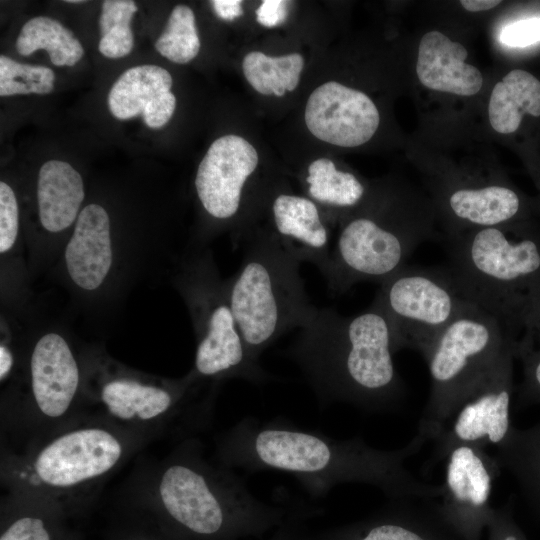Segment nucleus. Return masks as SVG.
I'll use <instances>...</instances> for the list:
<instances>
[{
  "instance_id": "nucleus-1",
  "label": "nucleus",
  "mask_w": 540,
  "mask_h": 540,
  "mask_svg": "<svg viewBox=\"0 0 540 540\" xmlns=\"http://www.w3.org/2000/svg\"><path fill=\"white\" fill-rule=\"evenodd\" d=\"M426 441L417 434L403 448L381 450L360 437L336 439L281 418L247 416L220 436L217 456L231 469L291 474L314 498L339 484L363 483L393 499H433L443 496V484L422 482L405 468Z\"/></svg>"
},
{
  "instance_id": "nucleus-2",
  "label": "nucleus",
  "mask_w": 540,
  "mask_h": 540,
  "mask_svg": "<svg viewBox=\"0 0 540 540\" xmlns=\"http://www.w3.org/2000/svg\"><path fill=\"white\" fill-rule=\"evenodd\" d=\"M285 355L300 368L319 404L348 403L369 412L396 409L405 389L393 355L390 322L376 300L344 316L317 308Z\"/></svg>"
},
{
  "instance_id": "nucleus-3",
  "label": "nucleus",
  "mask_w": 540,
  "mask_h": 540,
  "mask_svg": "<svg viewBox=\"0 0 540 540\" xmlns=\"http://www.w3.org/2000/svg\"><path fill=\"white\" fill-rule=\"evenodd\" d=\"M153 497L185 540H241L276 530L291 507L255 497L231 468L204 460L195 444L181 448L158 471Z\"/></svg>"
},
{
  "instance_id": "nucleus-4",
  "label": "nucleus",
  "mask_w": 540,
  "mask_h": 540,
  "mask_svg": "<svg viewBox=\"0 0 540 540\" xmlns=\"http://www.w3.org/2000/svg\"><path fill=\"white\" fill-rule=\"evenodd\" d=\"M443 237L446 268L461 292L513 342L540 306V232L513 223Z\"/></svg>"
},
{
  "instance_id": "nucleus-5",
  "label": "nucleus",
  "mask_w": 540,
  "mask_h": 540,
  "mask_svg": "<svg viewBox=\"0 0 540 540\" xmlns=\"http://www.w3.org/2000/svg\"><path fill=\"white\" fill-rule=\"evenodd\" d=\"M241 266L226 284L229 303L251 356L261 354L282 335L300 329L314 306L300 275V262L268 228L248 229Z\"/></svg>"
},
{
  "instance_id": "nucleus-6",
  "label": "nucleus",
  "mask_w": 540,
  "mask_h": 540,
  "mask_svg": "<svg viewBox=\"0 0 540 540\" xmlns=\"http://www.w3.org/2000/svg\"><path fill=\"white\" fill-rule=\"evenodd\" d=\"M512 346L499 320L470 302L422 354L430 395L418 434L435 440L458 406Z\"/></svg>"
},
{
  "instance_id": "nucleus-7",
  "label": "nucleus",
  "mask_w": 540,
  "mask_h": 540,
  "mask_svg": "<svg viewBox=\"0 0 540 540\" xmlns=\"http://www.w3.org/2000/svg\"><path fill=\"white\" fill-rule=\"evenodd\" d=\"M131 449L127 435L107 423H81L53 433L10 463L16 496L43 502L77 495L106 478Z\"/></svg>"
},
{
  "instance_id": "nucleus-8",
  "label": "nucleus",
  "mask_w": 540,
  "mask_h": 540,
  "mask_svg": "<svg viewBox=\"0 0 540 540\" xmlns=\"http://www.w3.org/2000/svg\"><path fill=\"white\" fill-rule=\"evenodd\" d=\"M432 233L431 218L414 208H380L348 218L333 245L324 277L328 289L343 294L359 282L380 284L407 265Z\"/></svg>"
},
{
  "instance_id": "nucleus-9",
  "label": "nucleus",
  "mask_w": 540,
  "mask_h": 540,
  "mask_svg": "<svg viewBox=\"0 0 540 540\" xmlns=\"http://www.w3.org/2000/svg\"><path fill=\"white\" fill-rule=\"evenodd\" d=\"M385 312L395 351L421 353L470 303L445 267L405 265L380 283L374 298Z\"/></svg>"
},
{
  "instance_id": "nucleus-10",
  "label": "nucleus",
  "mask_w": 540,
  "mask_h": 540,
  "mask_svg": "<svg viewBox=\"0 0 540 540\" xmlns=\"http://www.w3.org/2000/svg\"><path fill=\"white\" fill-rule=\"evenodd\" d=\"M191 294L198 309L200 336L195 354V372L207 378L249 380L259 370L241 335L232 312L226 284L221 285L210 267H193Z\"/></svg>"
},
{
  "instance_id": "nucleus-11",
  "label": "nucleus",
  "mask_w": 540,
  "mask_h": 540,
  "mask_svg": "<svg viewBox=\"0 0 540 540\" xmlns=\"http://www.w3.org/2000/svg\"><path fill=\"white\" fill-rule=\"evenodd\" d=\"M514 359L511 346L458 406L435 439L429 466L444 460L458 445L486 449L504 442L513 428Z\"/></svg>"
},
{
  "instance_id": "nucleus-12",
  "label": "nucleus",
  "mask_w": 540,
  "mask_h": 540,
  "mask_svg": "<svg viewBox=\"0 0 540 540\" xmlns=\"http://www.w3.org/2000/svg\"><path fill=\"white\" fill-rule=\"evenodd\" d=\"M258 163L256 149L238 135H224L210 145L194 182L198 199L210 217L219 221L238 217L247 182Z\"/></svg>"
},
{
  "instance_id": "nucleus-13",
  "label": "nucleus",
  "mask_w": 540,
  "mask_h": 540,
  "mask_svg": "<svg viewBox=\"0 0 540 540\" xmlns=\"http://www.w3.org/2000/svg\"><path fill=\"white\" fill-rule=\"evenodd\" d=\"M309 132L321 141L339 147H357L368 142L380 123L379 111L364 92L336 81L318 86L305 107Z\"/></svg>"
},
{
  "instance_id": "nucleus-14",
  "label": "nucleus",
  "mask_w": 540,
  "mask_h": 540,
  "mask_svg": "<svg viewBox=\"0 0 540 540\" xmlns=\"http://www.w3.org/2000/svg\"><path fill=\"white\" fill-rule=\"evenodd\" d=\"M188 384L167 388L130 378L107 381L99 399L107 415L114 421L133 427L181 419L194 423L206 417V402L190 404L185 396Z\"/></svg>"
},
{
  "instance_id": "nucleus-15",
  "label": "nucleus",
  "mask_w": 540,
  "mask_h": 540,
  "mask_svg": "<svg viewBox=\"0 0 540 540\" xmlns=\"http://www.w3.org/2000/svg\"><path fill=\"white\" fill-rule=\"evenodd\" d=\"M80 374L66 340L57 333L43 335L30 357V383L36 416L44 423L65 418L75 401Z\"/></svg>"
},
{
  "instance_id": "nucleus-16",
  "label": "nucleus",
  "mask_w": 540,
  "mask_h": 540,
  "mask_svg": "<svg viewBox=\"0 0 540 540\" xmlns=\"http://www.w3.org/2000/svg\"><path fill=\"white\" fill-rule=\"evenodd\" d=\"M272 227L282 247L300 263L315 265L323 277L331 262L330 233L317 204L308 197L278 193L270 204Z\"/></svg>"
},
{
  "instance_id": "nucleus-17",
  "label": "nucleus",
  "mask_w": 540,
  "mask_h": 540,
  "mask_svg": "<svg viewBox=\"0 0 540 540\" xmlns=\"http://www.w3.org/2000/svg\"><path fill=\"white\" fill-rule=\"evenodd\" d=\"M443 509L465 520L489 512V499L500 465L495 456L473 445H458L445 458Z\"/></svg>"
},
{
  "instance_id": "nucleus-18",
  "label": "nucleus",
  "mask_w": 540,
  "mask_h": 540,
  "mask_svg": "<svg viewBox=\"0 0 540 540\" xmlns=\"http://www.w3.org/2000/svg\"><path fill=\"white\" fill-rule=\"evenodd\" d=\"M172 85L171 74L161 66L131 67L111 87L107 99L109 110L119 120L141 114L149 128H161L171 119L176 108Z\"/></svg>"
},
{
  "instance_id": "nucleus-19",
  "label": "nucleus",
  "mask_w": 540,
  "mask_h": 540,
  "mask_svg": "<svg viewBox=\"0 0 540 540\" xmlns=\"http://www.w3.org/2000/svg\"><path fill=\"white\" fill-rule=\"evenodd\" d=\"M443 204L450 218L444 236L513 224L522 212L519 194L499 183L452 186L445 191Z\"/></svg>"
},
{
  "instance_id": "nucleus-20",
  "label": "nucleus",
  "mask_w": 540,
  "mask_h": 540,
  "mask_svg": "<svg viewBox=\"0 0 540 540\" xmlns=\"http://www.w3.org/2000/svg\"><path fill=\"white\" fill-rule=\"evenodd\" d=\"M113 260L110 219L98 204H89L79 213L65 249V263L72 281L93 291L106 279Z\"/></svg>"
},
{
  "instance_id": "nucleus-21",
  "label": "nucleus",
  "mask_w": 540,
  "mask_h": 540,
  "mask_svg": "<svg viewBox=\"0 0 540 540\" xmlns=\"http://www.w3.org/2000/svg\"><path fill=\"white\" fill-rule=\"evenodd\" d=\"M467 49L440 31L425 33L419 42L416 74L420 83L434 91L473 96L483 86L480 70L466 63Z\"/></svg>"
},
{
  "instance_id": "nucleus-22",
  "label": "nucleus",
  "mask_w": 540,
  "mask_h": 540,
  "mask_svg": "<svg viewBox=\"0 0 540 540\" xmlns=\"http://www.w3.org/2000/svg\"><path fill=\"white\" fill-rule=\"evenodd\" d=\"M81 175L69 163L49 160L37 179V201L41 225L49 232L65 230L77 220L84 199Z\"/></svg>"
},
{
  "instance_id": "nucleus-23",
  "label": "nucleus",
  "mask_w": 540,
  "mask_h": 540,
  "mask_svg": "<svg viewBox=\"0 0 540 540\" xmlns=\"http://www.w3.org/2000/svg\"><path fill=\"white\" fill-rule=\"evenodd\" d=\"M540 116V81L522 69H513L497 82L488 103L491 127L500 134L515 132L524 114Z\"/></svg>"
},
{
  "instance_id": "nucleus-24",
  "label": "nucleus",
  "mask_w": 540,
  "mask_h": 540,
  "mask_svg": "<svg viewBox=\"0 0 540 540\" xmlns=\"http://www.w3.org/2000/svg\"><path fill=\"white\" fill-rule=\"evenodd\" d=\"M495 457L515 477L528 501L540 510V423L527 429L513 426Z\"/></svg>"
},
{
  "instance_id": "nucleus-25",
  "label": "nucleus",
  "mask_w": 540,
  "mask_h": 540,
  "mask_svg": "<svg viewBox=\"0 0 540 540\" xmlns=\"http://www.w3.org/2000/svg\"><path fill=\"white\" fill-rule=\"evenodd\" d=\"M309 198L333 210L357 208L366 197L367 188L353 173L337 169L328 158L312 161L304 178Z\"/></svg>"
},
{
  "instance_id": "nucleus-26",
  "label": "nucleus",
  "mask_w": 540,
  "mask_h": 540,
  "mask_svg": "<svg viewBox=\"0 0 540 540\" xmlns=\"http://www.w3.org/2000/svg\"><path fill=\"white\" fill-rule=\"evenodd\" d=\"M16 49L22 56L43 49L55 66H73L84 55L82 44L72 31L58 20L46 16L31 18L22 26Z\"/></svg>"
},
{
  "instance_id": "nucleus-27",
  "label": "nucleus",
  "mask_w": 540,
  "mask_h": 540,
  "mask_svg": "<svg viewBox=\"0 0 540 540\" xmlns=\"http://www.w3.org/2000/svg\"><path fill=\"white\" fill-rule=\"evenodd\" d=\"M304 59L299 53L271 57L259 51L248 53L242 62L246 80L260 94L281 97L298 86Z\"/></svg>"
},
{
  "instance_id": "nucleus-28",
  "label": "nucleus",
  "mask_w": 540,
  "mask_h": 540,
  "mask_svg": "<svg viewBox=\"0 0 540 540\" xmlns=\"http://www.w3.org/2000/svg\"><path fill=\"white\" fill-rule=\"evenodd\" d=\"M515 359L522 364L523 377L517 389L520 407L540 403V306L525 321L512 342Z\"/></svg>"
},
{
  "instance_id": "nucleus-29",
  "label": "nucleus",
  "mask_w": 540,
  "mask_h": 540,
  "mask_svg": "<svg viewBox=\"0 0 540 540\" xmlns=\"http://www.w3.org/2000/svg\"><path fill=\"white\" fill-rule=\"evenodd\" d=\"M138 7L130 0H105L99 17V52L107 58L128 55L134 46L131 21Z\"/></svg>"
},
{
  "instance_id": "nucleus-30",
  "label": "nucleus",
  "mask_w": 540,
  "mask_h": 540,
  "mask_svg": "<svg viewBox=\"0 0 540 540\" xmlns=\"http://www.w3.org/2000/svg\"><path fill=\"white\" fill-rule=\"evenodd\" d=\"M200 46L193 10L182 4L175 6L155 42L156 50L171 62L186 64L198 55Z\"/></svg>"
},
{
  "instance_id": "nucleus-31",
  "label": "nucleus",
  "mask_w": 540,
  "mask_h": 540,
  "mask_svg": "<svg viewBox=\"0 0 540 540\" xmlns=\"http://www.w3.org/2000/svg\"><path fill=\"white\" fill-rule=\"evenodd\" d=\"M55 74L46 66L19 63L0 56V96L49 94L54 89Z\"/></svg>"
},
{
  "instance_id": "nucleus-32",
  "label": "nucleus",
  "mask_w": 540,
  "mask_h": 540,
  "mask_svg": "<svg viewBox=\"0 0 540 540\" xmlns=\"http://www.w3.org/2000/svg\"><path fill=\"white\" fill-rule=\"evenodd\" d=\"M310 540H429L407 519L381 517L355 527L325 532Z\"/></svg>"
},
{
  "instance_id": "nucleus-33",
  "label": "nucleus",
  "mask_w": 540,
  "mask_h": 540,
  "mask_svg": "<svg viewBox=\"0 0 540 540\" xmlns=\"http://www.w3.org/2000/svg\"><path fill=\"white\" fill-rule=\"evenodd\" d=\"M19 212L14 191L4 181L0 182V253L9 251L18 236Z\"/></svg>"
},
{
  "instance_id": "nucleus-34",
  "label": "nucleus",
  "mask_w": 540,
  "mask_h": 540,
  "mask_svg": "<svg viewBox=\"0 0 540 540\" xmlns=\"http://www.w3.org/2000/svg\"><path fill=\"white\" fill-rule=\"evenodd\" d=\"M0 540H52V534L43 516L25 511L5 527Z\"/></svg>"
},
{
  "instance_id": "nucleus-35",
  "label": "nucleus",
  "mask_w": 540,
  "mask_h": 540,
  "mask_svg": "<svg viewBox=\"0 0 540 540\" xmlns=\"http://www.w3.org/2000/svg\"><path fill=\"white\" fill-rule=\"evenodd\" d=\"M501 42L512 47H525L540 41V18L517 21L506 26L500 35Z\"/></svg>"
},
{
  "instance_id": "nucleus-36",
  "label": "nucleus",
  "mask_w": 540,
  "mask_h": 540,
  "mask_svg": "<svg viewBox=\"0 0 540 540\" xmlns=\"http://www.w3.org/2000/svg\"><path fill=\"white\" fill-rule=\"evenodd\" d=\"M288 2L281 0H264L256 10L257 21L265 27H276L282 24L288 14Z\"/></svg>"
},
{
  "instance_id": "nucleus-37",
  "label": "nucleus",
  "mask_w": 540,
  "mask_h": 540,
  "mask_svg": "<svg viewBox=\"0 0 540 540\" xmlns=\"http://www.w3.org/2000/svg\"><path fill=\"white\" fill-rule=\"evenodd\" d=\"M211 3L218 17L225 21H232L243 14L240 0H214Z\"/></svg>"
},
{
  "instance_id": "nucleus-38",
  "label": "nucleus",
  "mask_w": 540,
  "mask_h": 540,
  "mask_svg": "<svg viewBox=\"0 0 540 540\" xmlns=\"http://www.w3.org/2000/svg\"><path fill=\"white\" fill-rule=\"evenodd\" d=\"M300 521V517L289 515L287 521L274 530L273 534L267 540H296L295 527L296 522Z\"/></svg>"
},
{
  "instance_id": "nucleus-39",
  "label": "nucleus",
  "mask_w": 540,
  "mask_h": 540,
  "mask_svg": "<svg viewBox=\"0 0 540 540\" xmlns=\"http://www.w3.org/2000/svg\"><path fill=\"white\" fill-rule=\"evenodd\" d=\"M500 3L501 1L499 0H462L460 1V4L462 5V7L469 12L487 11L496 7Z\"/></svg>"
},
{
  "instance_id": "nucleus-40",
  "label": "nucleus",
  "mask_w": 540,
  "mask_h": 540,
  "mask_svg": "<svg viewBox=\"0 0 540 540\" xmlns=\"http://www.w3.org/2000/svg\"><path fill=\"white\" fill-rule=\"evenodd\" d=\"M13 367V355L10 349L5 346H0V379L3 381L11 372Z\"/></svg>"
},
{
  "instance_id": "nucleus-41",
  "label": "nucleus",
  "mask_w": 540,
  "mask_h": 540,
  "mask_svg": "<svg viewBox=\"0 0 540 540\" xmlns=\"http://www.w3.org/2000/svg\"><path fill=\"white\" fill-rule=\"evenodd\" d=\"M499 540H520V538L518 535L510 531L508 533H502L501 538Z\"/></svg>"
},
{
  "instance_id": "nucleus-42",
  "label": "nucleus",
  "mask_w": 540,
  "mask_h": 540,
  "mask_svg": "<svg viewBox=\"0 0 540 540\" xmlns=\"http://www.w3.org/2000/svg\"><path fill=\"white\" fill-rule=\"evenodd\" d=\"M66 2H68V3H83L84 1H82V0H67Z\"/></svg>"
}]
</instances>
